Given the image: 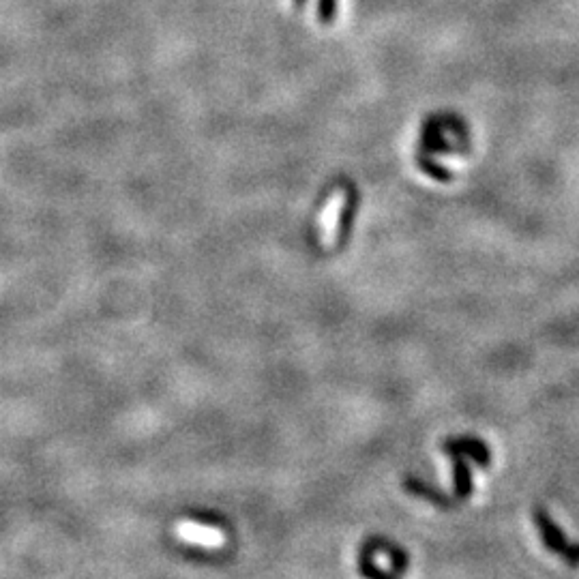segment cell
Wrapping results in <instances>:
<instances>
[{"instance_id":"1","label":"cell","mask_w":579,"mask_h":579,"mask_svg":"<svg viewBox=\"0 0 579 579\" xmlns=\"http://www.w3.org/2000/svg\"><path fill=\"white\" fill-rule=\"evenodd\" d=\"M532 517H534V524H537L541 539H543L549 552L556 554V556H562L564 560H567L569 567H579V543H571L567 537H564V532L558 528L554 519L547 515L545 509L537 507L534 509Z\"/></svg>"},{"instance_id":"2","label":"cell","mask_w":579,"mask_h":579,"mask_svg":"<svg viewBox=\"0 0 579 579\" xmlns=\"http://www.w3.org/2000/svg\"><path fill=\"white\" fill-rule=\"evenodd\" d=\"M174 537L178 541H183L193 547H202V549H221L226 545V532L211 526V524H202L196 522V519H181L176 522L174 528Z\"/></svg>"},{"instance_id":"3","label":"cell","mask_w":579,"mask_h":579,"mask_svg":"<svg viewBox=\"0 0 579 579\" xmlns=\"http://www.w3.org/2000/svg\"><path fill=\"white\" fill-rule=\"evenodd\" d=\"M442 451L449 455H466L481 468H489V464H492V451H489L485 447V442L479 438H470V436L449 438V440H444Z\"/></svg>"},{"instance_id":"4","label":"cell","mask_w":579,"mask_h":579,"mask_svg":"<svg viewBox=\"0 0 579 579\" xmlns=\"http://www.w3.org/2000/svg\"><path fill=\"white\" fill-rule=\"evenodd\" d=\"M404 489L410 494V496H417L421 500H427V502H432L436 504V507L440 509H453L459 504V500L455 496H449V494H444L440 492V489L432 487L429 483L421 481V479H414V477H408L404 479Z\"/></svg>"},{"instance_id":"5","label":"cell","mask_w":579,"mask_h":579,"mask_svg":"<svg viewBox=\"0 0 579 579\" xmlns=\"http://www.w3.org/2000/svg\"><path fill=\"white\" fill-rule=\"evenodd\" d=\"M359 200H361L359 191H356V187H350L346 202H344V209H341V215H339V221H337V239H339V243L348 241V236H350L352 226H354L356 211H359Z\"/></svg>"},{"instance_id":"6","label":"cell","mask_w":579,"mask_h":579,"mask_svg":"<svg viewBox=\"0 0 579 579\" xmlns=\"http://www.w3.org/2000/svg\"><path fill=\"white\" fill-rule=\"evenodd\" d=\"M363 547L371 549V552H384L386 556L391 558V564H393V573L399 575V573H404L408 569V554L404 552V549H399L395 543L391 541H386L382 537H374V539H369Z\"/></svg>"},{"instance_id":"7","label":"cell","mask_w":579,"mask_h":579,"mask_svg":"<svg viewBox=\"0 0 579 579\" xmlns=\"http://www.w3.org/2000/svg\"><path fill=\"white\" fill-rule=\"evenodd\" d=\"M453 487H455V498L459 502L470 498V494L474 492L472 472H470V466L466 464V459H462V455H453Z\"/></svg>"},{"instance_id":"8","label":"cell","mask_w":579,"mask_h":579,"mask_svg":"<svg viewBox=\"0 0 579 579\" xmlns=\"http://www.w3.org/2000/svg\"><path fill=\"white\" fill-rule=\"evenodd\" d=\"M417 163H419V168L427 174V176H432L434 181H440V183H451L453 181V172L447 170L442 166V163L434 161L432 157H427V155H419L417 157Z\"/></svg>"},{"instance_id":"9","label":"cell","mask_w":579,"mask_h":579,"mask_svg":"<svg viewBox=\"0 0 579 579\" xmlns=\"http://www.w3.org/2000/svg\"><path fill=\"white\" fill-rule=\"evenodd\" d=\"M359 571L365 575V577H382V579H391L395 577L393 571H384V569H378L376 564H374V552H369V549H361V554H359Z\"/></svg>"},{"instance_id":"10","label":"cell","mask_w":579,"mask_h":579,"mask_svg":"<svg viewBox=\"0 0 579 579\" xmlns=\"http://www.w3.org/2000/svg\"><path fill=\"white\" fill-rule=\"evenodd\" d=\"M318 20L322 24H333L337 18V0H318Z\"/></svg>"},{"instance_id":"11","label":"cell","mask_w":579,"mask_h":579,"mask_svg":"<svg viewBox=\"0 0 579 579\" xmlns=\"http://www.w3.org/2000/svg\"><path fill=\"white\" fill-rule=\"evenodd\" d=\"M305 3H307V0H294V7H296V9H303Z\"/></svg>"}]
</instances>
